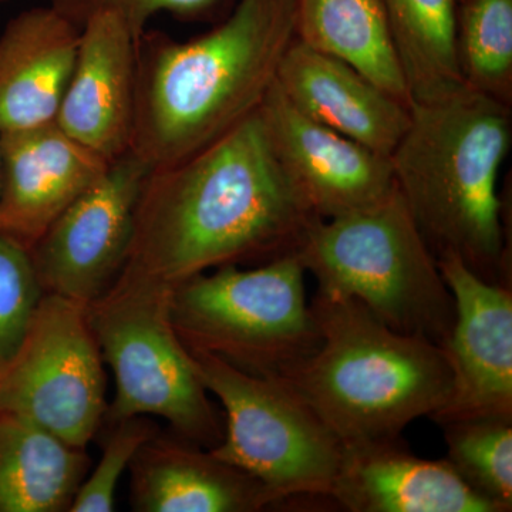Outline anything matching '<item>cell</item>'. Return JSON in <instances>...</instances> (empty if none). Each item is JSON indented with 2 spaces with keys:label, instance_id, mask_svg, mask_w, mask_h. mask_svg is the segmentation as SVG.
I'll return each mask as SVG.
<instances>
[{
  "label": "cell",
  "instance_id": "11",
  "mask_svg": "<svg viewBox=\"0 0 512 512\" xmlns=\"http://www.w3.org/2000/svg\"><path fill=\"white\" fill-rule=\"evenodd\" d=\"M456 303V322L443 346L453 383L431 414L439 426L453 421H512V291L474 274L456 256L437 258Z\"/></svg>",
  "mask_w": 512,
  "mask_h": 512
},
{
  "label": "cell",
  "instance_id": "5",
  "mask_svg": "<svg viewBox=\"0 0 512 512\" xmlns=\"http://www.w3.org/2000/svg\"><path fill=\"white\" fill-rule=\"evenodd\" d=\"M296 256L323 295L356 299L390 329L441 348L450 338L453 293L397 188L366 210L313 222Z\"/></svg>",
  "mask_w": 512,
  "mask_h": 512
},
{
  "label": "cell",
  "instance_id": "23",
  "mask_svg": "<svg viewBox=\"0 0 512 512\" xmlns=\"http://www.w3.org/2000/svg\"><path fill=\"white\" fill-rule=\"evenodd\" d=\"M448 463L493 505L512 510V421L476 419L443 424Z\"/></svg>",
  "mask_w": 512,
  "mask_h": 512
},
{
  "label": "cell",
  "instance_id": "1",
  "mask_svg": "<svg viewBox=\"0 0 512 512\" xmlns=\"http://www.w3.org/2000/svg\"><path fill=\"white\" fill-rule=\"evenodd\" d=\"M313 214L279 164L261 114L148 175L117 278L175 288L224 265L296 254Z\"/></svg>",
  "mask_w": 512,
  "mask_h": 512
},
{
  "label": "cell",
  "instance_id": "18",
  "mask_svg": "<svg viewBox=\"0 0 512 512\" xmlns=\"http://www.w3.org/2000/svg\"><path fill=\"white\" fill-rule=\"evenodd\" d=\"M80 28L52 6L22 10L0 33V133L56 120Z\"/></svg>",
  "mask_w": 512,
  "mask_h": 512
},
{
  "label": "cell",
  "instance_id": "22",
  "mask_svg": "<svg viewBox=\"0 0 512 512\" xmlns=\"http://www.w3.org/2000/svg\"><path fill=\"white\" fill-rule=\"evenodd\" d=\"M456 56L467 87L512 107V0L457 5Z\"/></svg>",
  "mask_w": 512,
  "mask_h": 512
},
{
  "label": "cell",
  "instance_id": "27",
  "mask_svg": "<svg viewBox=\"0 0 512 512\" xmlns=\"http://www.w3.org/2000/svg\"><path fill=\"white\" fill-rule=\"evenodd\" d=\"M0 170H2V150H0Z\"/></svg>",
  "mask_w": 512,
  "mask_h": 512
},
{
  "label": "cell",
  "instance_id": "3",
  "mask_svg": "<svg viewBox=\"0 0 512 512\" xmlns=\"http://www.w3.org/2000/svg\"><path fill=\"white\" fill-rule=\"evenodd\" d=\"M512 144L511 106L463 86L410 104L394 148V181L437 258L456 256L511 288L498 177Z\"/></svg>",
  "mask_w": 512,
  "mask_h": 512
},
{
  "label": "cell",
  "instance_id": "21",
  "mask_svg": "<svg viewBox=\"0 0 512 512\" xmlns=\"http://www.w3.org/2000/svg\"><path fill=\"white\" fill-rule=\"evenodd\" d=\"M410 99L429 101L466 86L456 56V0H383Z\"/></svg>",
  "mask_w": 512,
  "mask_h": 512
},
{
  "label": "cell",
  "instance_id": "4",
  "mask_svg": "<svg viewBox=\"0 0 512 512\" xmlns=\"http://www.w3.org/2000/svg\"><path fill=\"white\" fill-rule=\"evenodd\" d=\"M320 345L279 379L345 446L393 440L446 402L453 383L441 346L384 325L352 298L316 292Z\"/></svg>",
  "mask_w": 512,
  "mask_h": 512
},
{
  "label": "cell",
  "instance_id": "19",
  "mask_svg": "<svg viewBox=\"0 0 512 512\" xmlns=\"http://www.w3.org/2000/svg\"><path fill=\"white\" fill-rule=\"evenodd\" d=\"M90 458L55 434L0 413V512H66Z\"/></svg>",
  "mask_w": 512,
  "mask_h": 512
},
{
  "label": "cell",
  "instance_id": "9",
  "mask_svg": "<svg viewBox=\"0 0 512 512\" xmlns=\"http://www.w3.org/2000/svg\"><path fill=\"white\" fill-rule=\"evenodd\" d=\"M107 407L104 362L87 306L45 293L18 352L0 369V413L86 450Z\"/></svg>",
  "mask_w": 512,
  "mask_h": 512
},
{
  "label": "cell",
  "instance_id": "14",
  "mask_svg": "<svg viewBox=\"0 0 512 512\" xmlns=\"http://www.w3.org/2000/svg\"><path fill=\"white\" fill-rule=\"evenodd\" d=\"M137 45L119 16L99 13L87 19L56 114L67 136L109 163L128 153L133 140Z\"/></svg>",
  "mask_w": 512,
  "mask_h": 512
},
{
  "label": "cell",
  "instance_id": "10",
  "mask_svg": "<svg viewBox=\"0 0 512 512\" xmlns=\"http://www.w3.org/2000/svg\"><path fill=\"white\" fill-rule=\"evenodd\" d=\"M151 170L128 151L50 225L30 249L45 293L87 306L109 291L126 262Z\"/></svg>",
  "mask_w": 512,
  "mask_h": 512
},
{
  "label": "cell",
  "instance_id": "26",
  "mask_svg": "<svg viewBox=\"0 0 512 512\" xmlns=\"http://www.w3.org/2000/svg\"><path fill=\"white\" fill-rule=\"evenodd\" d=\"M221 2L222 0H49V5L79 28L94 15L113 13L126 22L138 42L146 33L148 23L161 13L197 19L217 9Z\"/></svg>",
  "mask_w": 512,
  "mask_h": 512
},
{
  "label": "cell",
  "instance_id": "20",
  "mask_svg": "<svg viewBox=\"0 0 512 512\" xmlns=\"http://www.w3.org/2000/svg\"><path fill=\"white\" fill-rule=\"evenodd\" d=\"M296 37L412 104L383 0H295Z\"/></svg>",
  "mask_w": 512,
  "mask_h": 512
},
{
  "label": "cell",
  "instance_id": "2",
  "mask_svg": "<svg viewBox=\"0 0 512 512\" xmlns=\"http://www.w3.org/2000/svg\"><path fill=\"white\" fill-rule=\"evenodd\" d=\"M295 39V0H238L187 42L144 33L131 153L154 170L210 146L259 109Z\"/></svg>",
  "mask_w": 512,
  "mask_h": 512
},
{
  "label": "cell",
  "instance_id": "12",
  "mask_svg": "<svg viewBox=\"0 0 512 512\" xmlns=\"http://www.w3.org/2000/svg\"><path fill=\"white\" fill-rule=\"evenodd\" d=\"M258 111L279 164L320 220L366 210L396 191L390 157L309 119L276 82Z\"/></svg>",
  "mask_w": 512,
  "mask_h": 512
},
{
  "label": "cell",
  "instance_id": "8",
  "mask_svg": "<svg viewBox=\"0 0 512 512\" xmlns=\"http://www.w3.org/2000/svg\"><path fill=\"white\" fill-rule=\"evenodd\" d=\"M190 353L205 389L227 414L224 436L211 453L256 478L278 505L332 501L345 444L315 410L279 377L251 375L208 353Z\"/></svg>",
  "mask_w": 512,
  "mask_h": 512
},
{
  "label": "cell",
  "instance_id": "16",
  "mask_svg": "<svg viewBox=\"0 0 512 512\" xmlns=\"http://www.w3.org/2000/svg\"><path fill=\"white\" fill-rule=\"evenodd\" d=\"M332 501L350 512H495L447 460L414 456L402 437L345 446Z\"/></svg>",
  "mask_w": 512,
  "mask_h": 512
},
{
  "label": "cell",
  "instance_id": "15",
  "mask_svg": "<svg viewBox=\"0 0 512 512\" xmlns=\"http://www.w3.org/2000/svg\"><path fill=\"white\" fill-rule=\"evenodd\" d=\"M276 86L309 119L390 157L410 123V106L352 64L296 37L286 50Z\"/></svg>",
  "mask_w": 512,
  "mask_h": 512
},
{
  "label": "cell",
  "instance_id": "7",
  "mask_svg": "<svg viewBox=\"0 0 512 512\" xmlns=\"http://www.w3.org/2000/svg\"><path fill=\"white\" fill-rule=\"evenodd\" d=\"M173 291L117 278L109 291L87 305L101 357L116 383L104 421L163 417L178 437L211 450L220 444L224 429L174 328Z\"/></svg>",
  "mask_w": 512,
  "mask_h": 512
},
{
  "label": "cell",
  "instance_id": "6",
  "mask_svg": "<svg viewBox=\"0 0 512 512\" xmlns=\"http://www.w3.org/2000/svg\"><path fill=\"white\" fill-rule=\"evenodd\" d=\"M305 276L296 254L192 276L171 296L174 328L190 352L208 353L251 375L284 376L320 345Z\"/></svg>",
  "mask_w": 512,
  "mask_h": 512
},
{
  "label": "cell",
  "instance_id": "25",
  "mask_svg": "<svg viewBox=\"0 0 512 512\" xmlns=\"http://www.w3.org/2000/svg\"><path fill=\"white\" fill-rule=\"evenodd\" d=\"M110 424L113 429L104 444L99 464L89 477L84 478L69 512L116 510L117 487L121 477L140 447L158 434L156 424L147 416L130 417Z\"/></svg>",
  "mask_w": 512,
  "mask_h": 512
},
{
  "label": "cell",
  "instance_id": "29",
  "mask_svg": "<svg viewBox=\"0 0 512 512\" xmlns=\"http://www.w3.org/2000/svg\"><path fill=\"white\" fill-rule=\"evenodd\" d=\"M9 2V0H0V3Z\"/></svg>",
  "mask_w": 512,
  "mask_h": 512
},
{
  "label": "cell",
  "instance_id": "28",
  "mask_svg": "<svg viewBox=\"0 0 512 512\" xmlns=\"http://www.w3.org/2000/svg\"><path fill=\"white\" fill-rule=\"evenodd\" d=\"M457 5H460V3L466 2V0H456Z\"/></svg>",
  "mask_w": 512,
  "mask_h": 512
},
{
  "label": "cell",
  "instance_id": "13",
  "mask_svg": "<svg viewBox=\"0 0 512 512\" xmlns=\"http://www.w3.org/2000/svg\"><path fill=\"white\" fill-rule=\"evenodd\" d=\"M0 234L29 251L109 168L53 123L0 133Z\"/></svg>",
  "mask_w": 512,
  "mask_h": 512
},
{
  "label": "cell",
  "instance_id": "17",
  "mask_svg": "<svg viewBox=\"0 0 512 512\" xmlns=\"http://www.w3.org/2000/svg\"><path fill=\"white\" fill-rule=\"evenodd\" d=\"M128 468L137 512H258L278 505L256 478L178 436L151 437Z\"/></svg>",
  "mask_w": 512,
  "mask_h": 512
},
{
  "label": "cell",
  "instance_id": "24",
  "mask_svg": "<svg viewBox=\"0 0 512 512\" xmlns=\"http://www.w3.org/2000/svg\"><path fill=\"white\" fill-rule=\"evenodd\" d=\"M43 296L29 249L0 234V369L18 352Z\"/></svg>",
  "mask_w": 512,
  "mask_h": 512
}]
</instances>
